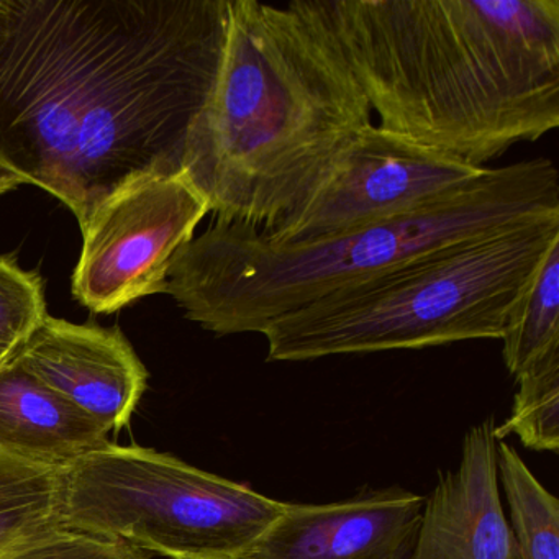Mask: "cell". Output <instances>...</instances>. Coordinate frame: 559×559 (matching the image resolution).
Here are the masks:
<instances>
[{
  "label": "cell",
  "instance_id": "6da1fadb",
  "mask_svg": "<svg viewBox=\"0 0 559 559\" xmlns=\"http://www.w3.org/2000/svg\"><path fill=\"white\" fill-rule=\"evenodd\" d=\"M227 24L228 0H4L0 162L81 230L126 186L181 175Z\"/></svg>",
  "mask_w": 559,
  "mask_h": 559
},
{
  "label": "cell",
  "instance_id": "7a4b0ae2",
  "mask_svg": "<svg viewBox=\"0 0 559 559\" xmlns=\"http://www.w3.org/2000/svg\"><path fill=\"white\" fill-rule=\"evenodd\" d=\"M376 126L474 168L559 126V0H320Z\"/></svg>",
  "mask_w": 559,
  "mask_h": 559
},
{
  "label": "cell",
  "instance_id": "3957f363",
  "mask_svg": "<svg viewBox=\"0 0 559 559\" xmlns=\"http://www.w3.org/2000/svg\"><path fill=\"white\" fill-rule=\"evenodd\" d=\"M372 123L320 0H228L217 80L182 173L214 222L270 234Z\"/></svg>",
  "mask_w": 559,
  "mask_h": 559
},
{
  "label": "cell",
  "instance_id": "277c9868",
  "mask_svg": "<svg viewBox=\"0 0 559 559\" xmlns=\"http://www.w3.org/2000/svg\"><path fill=\"white\" fill-rule=\"evenodd\" d=\"M548 218H559V171L551 159H526L490 168L476 185L407 214L313 240L283 243L214 222L179 251L165 293L207 332L263 335L277 319L343 287Z\"/></svg>",
  "mask_w": 559,
  "mask_h": 559
},
{
  "label": "cell",
  "instance_id": "5b68a950",
  "mask_svg": "<svg viewBox=\"0 0 559 559\" xmlns=\"http://www.w3.org/2000/svg\"><path fill=\"white\" fill-rule=\"evenodd\" d=\"M559 218L533 222L415 258L264 330L267 361L421 349L500 340L549 245Z\"/></svg>",
  "mask_w": 559,
  "mask_h": 559
},
{
  "label": "cell",
  "instance_id": "8992f818",
  "mask_svg": "<svg viewBox=\"0 0 559 559\" xmlns=\"http://www.w3.org/2000/svg\"><path fill=\"white\" fill-rule=\"evenodd\" d=\"M284 502L171 454L112 443L60 471L63 528L169 559H245Z\"/></svg>",
  "mask_w": 559,
  "mask_h": 559
},
{
  "label": "cell",
  "instance_id": "52a82bcc",
  "mask_svg": "<svg viewBox=\"0 0 559 559\" xmlns=\"http://www.w3.org/2000/svg\"><path fill=\"white\" fill-rule=\"evenodd\" d=\"M209 214L185 175H155L107 199L83 228L73 296L96 313H114L165 293L169 267Z\"/></svg>",
  "mask_w": 559,
  "mask_h": 559
},
{
  "label": "cell",
  "instance_id": "ba28073f",
  "mask_svg": "<svg viewBox=\"0 0 559 559\" xmlns=\"http://www.w3.org/2000/svg\"><path fill=\"white\" fill-rule=\"evenodd\" d=\"M489 171L372 123L349 143L299 211L270 234H258L283 243L330 237L450 198Z\"/></svg>",
  "mask_w": 559,
  "mask_h": 559
},
{
  "label": "cell",
  "instance_id": "9c48e42d",
  "mask_svg": "<svg viewBox=\"0 0 559 559\" xmlns=\"http://www.w3.org/2000/svg\"><path fill=\"white\" fill-rule=\"evenodd\" d=\"M12 358L109 433L129 427L148 389V369L119 329L47 316Z\"/></svg>",
  "mask_w": 559,
  "mask_h": 559
},
{
  "label": "cell",
  "instance_id": "30bf717a",
  "mask_svg": "<svg viewBox=\"0 0 559 559\" xmlns=\"http://www.w3.org/2000/svg\"><path fill=\"white\" fill-rule=\"evenodd\" d=\"M424 503L402 487L322 506L284 503L245 559H412Z\"/></svg>",
  "mask_w": 559,
  "mask_h": 559
},
{
  "label": "cell",
  "instance_id": "8fae6325",
  "mask_svg": "<svg viewBox=\"0 0 559 559\" xmlns=\"http://www.w3.org/2000/svg\"><path fill=\"white\" fill-rule=\"evenodd\" d=\"M496 418L467 431L456 469L440 473L421 510L412 559H515L500 500Z\"/></svg>",
  "mask_w": 559,
  "mask_h": 559
},
{
  "label": "cell",
  "instance_id": "7c38bea8",
  "mask_svg": "<svg viewBox=\"0 0 559 559\" xmlns=\"http://www.w3.org/2000/svg\"><path fill=\"white\" fill-rule=\"evenodd\" d=\"M109 443L106 428L41 384L12 356L0 366V454L63 471Z\"/></svg>",
  "mask_w": 559,
  "mask_h": 559
},
{
  "label": "cell",
  "instance_id": "4fadbf2b",
  "mask_svg": "<svg viewBox=\"0 0 559 559\" xmlns=\"http://www.w3.org/2000/svg\"><path fill=\"white\" fill-rule=\"evenodd\" d=\"M500 340L503 362L513 378L559 352V238L539 261Z\"/></svg>",
  "mask_w": 559,
  "mask_h": 559
},
{
  "label": "cell",
  "instance_id": "5bb4252c",
  "mask_svg": "<svg viewBox=\"0 0 559 559\" xmlns=\"http://www.w3.org/2000/svg\"><path fill=\"white\" fill-rule=\"evenodd\" d=\"M60 471L0 454V559L61 526Z\"/></svg>",
  "mask_w": 559,
  "mask_h": 559
},
{
  "label": "cell",
  "instance_id": "9a60e30c",
  "mask_svg": "<svg viewBox=\"0 0 559 559\" xmlns=\"http://www.w3.org/2000/svg\"><path fill=\"white\" fill-rule=\"evenodd\" d=\"M497 473L509 503L515 559H559L558 499L507 441H497Z\"/></svg>",
  "mask_w": 559,
  "mask_h": 559
},
{
  "label": "cell",
  "instance_id": "2e32d148",
  "mask_svg": "<svg viewBox=\"0 0 559 559\" xmlns=\"http://www.w3.org/2000/svg\"><path fill=\"white\" fill-rule=\"evenodd\" d=\"M512 414L493 438L503 441L516 435L523 447L535 451H559V352L539 359L515 378Z\"/></svg>",
  "mask_w": 559,
  "mask_h": 559
},
{
  "label": "cell",
  "instance_id": "e0dca14e",
  "mask_svg": "<svg viewBox=\"0 0 559 559\" xmlns=\"http://www.w3.org/2000/svg\"><path fill=\"white\" fill-rule=\"evenodd\" d=\"M47 316L41 277L0 257V349L14 355Z\"/></svg>",
  "mask_w": 559,
  "mask_h": 559
},
{
  "label": "cell",
  "instance_id": "ac0fdd59",
  "mask_svg": "<svg viewBox=\"0 0 559 559\" xmlns=\"http://www.w3.org/2000/svg\"><path fill=\"white\" fill-rule=\"evenodd\" d=\"M5 559H150L142 549L76 530H50Z\"/></svg>",
  "mask_w": 559,
  "mask_h": 559
},
{
  "label": "cell",
  "instance_id": "d6986e66",
  "mask_svg": "<svg viewBox=\"0 0 559 559\" xmlns=\"http://www.w3.org/2000/svg\"><path fill=\"white\" fill-rule=\"evenodd\" d=\"M21 185H27V181L21 175H17L14 169L0 162V194H5V192L12 191Z\"/></svg>",
  "mask_w": 559,
  "mask_h": 559
},
{
  "label": "cell",
  "instance_id": "ffe728a7",
  "mask_svg": "<svg viewBox=\"0 0 559 559\" xmlns=\"http://www.w3.org/2000/svg\"><path fill=\"white\" fill-rule=\"evenodd\" d=\"M12 353L2 352L0 349V366L4 365L5 361H8L9 358H11Z\"/></svg>",
  "mask_w": 559,
  "mask_h": 559
},
{
  "label": "cell",
  "instance_id": "44dd1931",
  "mask_svg": "<svg viewBox=\"0 0 559 559\" xmlns=\"http://www.w3.org/2000/svg\"><path fill=\"white\" fill-rule=\"evenodd\" d=\"M2 5H4V0H0V9H2Z\"/></svg>",
  "mask_w": 559,
  "mask_h": 559
}]
</instances>
